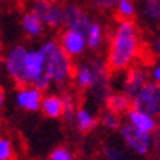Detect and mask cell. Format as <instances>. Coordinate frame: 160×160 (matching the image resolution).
Returning a JSON list of instances; mask_svg holds the SVG:
<instances>
[{"label": "cell", "instance_id": "6da1fadb", "mask_svg": "<svg viewBox=\"0 0 160 160\" xmlns=\"http://www.w3.org/2000/svg\"><path fill=\"white\" fill-rule=\"evenodd\" d=\"M140 47L141 40L137 24L132 19H119L109 38L106 63L110 73L128 71L138 58Z\"/></svg>", "mask_w": 160, "mask_h": 160}, {"label": "cell", "instance_id": "7a4b0ae2", "mask_svg": "<svg viewBox=\"0 0 160 160\" xmlns=\"http://www.w3.org/2000/svg\"><path fill=\"white\" fill-rule=\"evenodd\" d=\"M40 52L46 59V75L52 84L59 88H65L73 78L75 65L72 58L60 47L56 40H46L40 46Z\"/></svg>", "mask_w": 160, "mask_h": 160}, {"label": "cell", "instance_id": "3957f363", "mask_svg": "<svg viewBox=\"0 0 160 160\" xmlns=\"http://www.w3.org/2000/svg\"><path fill=\"white\" fill-rule=\"evenodd\" d=\"M28 50L29 49L25 47L24 44H15L6 52L5 58H3V68H5L8 77L18 87L29 84L28 78H27V69H25Z\"/></svg>", "mask_w": 160, "mask_h": 160}, {"label": "cell", "instance_id": "277c9868", "mask_svg": "<svg viewBox=\"0 0 160 160\" xmlns=\"http://www.w3.org/2000/svg\"><path fill=\"white\" fill-rule=\"evenodd\" d=\"M119 137L128 150L138 157L148 156L153 151V134L144 132L126 121L119 129Z\"/></svg>", "mask_w": 160, "mask_h": 160}, {"label": "cell", "instance_id": "5b68a950", "mask_svg": "<svg viewBox=\"0 0 160 160\" xmlns=\"http://www.w3.org/2000/svg\"><path fill=\"white\" fill-rule=\"evenodd\" d=\"M25 69H27V78L28 82L34 87L40 88L41 91L49 90L53 84L46 75V59L40 49H31L27 54V62H25Z\"/></svg>", "mask_w": 160, "mask_h": 160}, {"label": "cell", "instance_id": "8992f818", "mask_svg": "<svg viewBox=\"0 0 160 160\" xmlns=\"http://www.w3.org/2000/svg\"><path fill=\"white\" fill-rule=\"evenodd\" d=\"M31 10L49 28L58 29L65 25V5L60 0H34Z\"/></svg>", "mask_w": 160, "mask_h": 160}, {"label": "cell", "instance_id": "52a82bcc", "mask_svg": "<svg viewBox=\"0 0 160 160\" xmlns=\"http://www.w3.org/2000/svg\"><path fill=\"white\" fill-rule=\"evenodd\" d=\"M132 107L147 112L151 116H160V84L148 81L132 98Z\"/></svg>", "mask_w": 160, "mask_h": 160}, {"label": "cell", "instance_id": "ba28073f", "mask_svg": "<svg viewBox=\"0 0 160 160\" xmlns=\"http://www.w3.org/2000/svg\"><path fill=\"white\" fill-rule=\"evenodd\" d=\"M92 21L90 19L87 10L79 5L69 2L65 3V27L78 32H82L84 35L88 34V29Z\"/></svg>", "mask_w": 160, "mask_h": 160}, {"label": "cell", "instance_id": "9c48e42d", "mask_svg": "<svg viewBox=\"0 0 160 160\" xmlns=\"http://www.w3.org/2000/svg\"><path fill=\"white\" fill-rule=\"evenodd\" d=\"M148 75H150V72H148V69L146 66H142V65H132L125 73L122 91L132 100L140 92L141 88L148 82Z\"/></svg>", "mask_w": 160, "mask_h": 160}, {"label": "cell", "instance_id": "30bf717a", "mask_svg": "<svg viewBox=\"0 0 160 160\" xmlns=\"http://www.w3.org/2000/svg\"><path fill=\"white\" fill-rule=\"evenodd\" d=\"M44 94L40 88L34 85H22V87L16 88L15 92V103L16 106L25 112H37L41 107Z\"/></svg>", "mask_w": 160, "mask_h": 160}, {"label": "cell", "instance_id": "8fae6325", "mask_svg": "<svg viewBox=\"0 0 160 160\" xmlns=\"http://www.w3.org/2000/svg\"><path fill=\"white\" fill-rule=\"evenodd\" d=\"M59 44L71 58H79L87 50V35L73 29L65 28L59 35Z\"/></svg>", "mask_w": 160, "mask_h": 160}, {"label": "cell", "instance_id": "7c38bea8", "mask_svg": "<svg viewBox=\"0 0 160 160\" xmlns=\"http://www.w3.org/2000/svg\"><path fill=\"white\" fill-rule=\"evenodd\" d=\"M126 119L129 123L141 129L144 132H148V134H153V132L157 129V121H156V116H151L147 112H142L140 109H135V107H131L128 113H126Z\"/></svg>", "mask_w": 160, "mask_h": 160}, {"label": "cell", "instance_id": "4fadbf2b", "mask_svg": "<svg viewBox=\"0 0 160 160\" xmlns=\"http://www.w3.org/2000/svg\"><path fill=\"white\" fill-rule=\"evenodd\" d=\"M131 154L122 140H109L102 147L103 160H131Z\"/></svg>", "mask_w": 160, "mask_h": 160}, {"label": "cell", "instance_id": "5bb4252c", "mask_svg": "<svg viewBox=\"0 0 160 160\" xmlns=\"http://www.w3.org/2000/svg\"><path fill=\"white\" fill-rule=\"evenodd\" d=\"M40 110L43 115L50 119H59L65 115V106H63V97L59 94H46L41 102Z\"/></svg>", "mask_w": 160, "mask_h": 160}, {"label": "cell", "instance_id": "9a60e30c", "mask_svg": "<svg viewBox=\"0 0 160 160\" xmlns=\"http://www.w3.org/2000/svg\"><path fill=\"white\" fill-rule=\"evenodd\" d=\"M73 123L77 126V129L82 134H88L96 129V126L98 123L97 116L92 113L87 107H78L73 116Z\"/></svg>", "mask_w": 160, "mask_h": 160}, {"label": "cell", "instance_id": "2e32d148", "mask_svg": "<svg viewBox=\"0 0 160 160\" xmlns=\"http://www.w3.org/2000/svg\"><path fill=\"white\" fill-rule=\"evenodd\" d=\"M104 107L116 115H125L132 107V100L123 91L110 92L104 102Z\"/></svg>", "mask_w": 160, "mask_h": 160}, {"label": "cell", "instance_id": "e0dca14e", "mask_svg": "<svg viewBox=\"0 0 160 160\" xmlns=\"http://www.w3.org/2000/svg\"><path fill=\"white\" fill-rule=\"evenodd\" d=\"M21 25H22L24 32L28 35L29 38H38L44 32V22L40 19L38 15H35L32 10H31V12H27V13L22 16Z\"/></svg>", "mask_w": 160, "mask_h": 160}, {"label": "cell", "instance_id": "ac0fdd59", "mask_svg": "<svg viewBox=\"0 0 160 160\" xmlns=\"http://www.w3.org/2000/svg\"><path fill=\"white\" fill-rule=\"evenodd\" d=\"M103 38H104V31H103V25L97 21H92L90 25L87 34V43L88 47L91 50H98L103 44Z\"/></svg>", "mask_w": 160, "mask_h": 160}, {"label": "cell", "instance_id": "d6986e66", "mask_svg": "<svg viewBox=\"0 0 160 160\" xmlns=\"http://www.w3.org/2000/svg\"><path fill=\"white\" fill-rule=\"evenodd\" d=\"M100 122H102V126L104 129L110 132H116L121 129L122 126V121H121V115H116V113H113V112L104 110L102 112V116H100Z\"/></svg>", "mask_w": 160, "mask_h": 160}, {"label": "cell", "instance_id": "ffe728a7", "mask_svg": "<svg viewBox=\"0 0 160 160\" xmlns=\"http://www.w3.org/2000/svg\"><path fill=\"white\" fill-rule=\"evenodd\" d=\"M135 15L134 0H119L116 5V18L118 19H132Z\"/></svg>", "mask_w": 160, "mask_h": 160}, {"label": "cell", "instance_id": "44dd1931", "mask_svg": "<svg viewBox=\"0 0 160 160\" xmlns=\"http://www.w3.org/2000/svg\"><path fill=\"white\" fill-rule=\"evenodd\" d=\"M142 9L146 18L150 22H160V0H146Z\"/></svg>", "mask_w": 160, "mask_h": 160}, {"label": "cell", "instance_id": "7402d4cb", "mask_svg": "<svg viewBox=\"0 0 160 160\" xmlns=\"http://www.w3.org/2000/svg\"><path fill=\"white\" fill-rule=\"evenodd\" d=\"M63 106H65V115L63 116L68 118L69 121H73V116H75V112H77L78 106H77V100L73 98L72 94L69 92H63Z\"/></svg>", "mask_w": 160, "mask_h": 160}, {"label": "cell", "instance_id": "603a6c76", "mask_svg": "<svg viewBox=\"0 0 160 160\" xmlns=\"http://www.w3.org/2000/svg\"><path fill=\"white\" fill-rule=\"evenodd\" d=\"M15 150L9 137H0V160H13Z\"/></svg>", "mask_w": 160, "mask_h": 160}, {"label": "cell", "instance_id": "cb8c5ba5", "mask_svg": "<svg viewBox=\"0 0 160 160\" xmlns=\"http://www.w3.org/2000/svg\"><path fill=\"white\" fill-rule=\"evenodd\" d=\"M49 160H75V156L68 147H56L54 150H52L49 156Z\"/></svg>", "mask_w": 160, "mask_h": 160}, {"label": "cell", "instance_id": "d4e9b609", "mask_svg": "<svg viewBox=\"0 0 160 160\" xmlns=\"http://www.w3.org/2000/svg\"><path fill=\"white\" fill-rule=\"evenodd\" d=\"M90 2L98 10H110L113 8H116L119 0H90Z\"/></svg>", "mask_w": 160, "mask_h": 160}, {"label": "cell", "instance_id": "484cf974", "mask_svg": "<svg viewBox=\"0 0 160 160\" xmlns=\"http://www.w3.org/2000/svg\"><path fill=\"white\" fill-rule=\"evenodd\" d=\"M153 150L156 153V157L160 160V126L153 132Z\"/></svg>", "mask_w": 160, "mask_h": 160}, {"label": "cell", "instance_id": "4316f807", "mask_svg": "<svg viewBox=\"0 0 160 160\" xmlns=\"http://www.w3.org/2000/svg\"><path fill=\"white\" fill-rule=\"evenodd\" d=\"M150 77H151V81H154V82H159L160 84V63H157L154 68L151 69Z\"/></svg>", "mask_w": 160, "mask_h": 160}, {"label": "cell", "instance_id": "83f0119b", "mask_svg": "<svg viewBox=\"0 0 160 160\" xmlns=\"http://www.w3.org/2000/svg\"><path fill=\"white\" fill-rule=\"evenodd\" d=\"M5 104H6V92L3 88L0 87V116H2V113H3Z\"/></svg>", "mask_w": 160, "mask_h": 160}, {"label": "cell", "instance_id": "f1b7e54d", "mask_svg": "<svg viewBox=\"0 0 160 160\" xmlns=\"http://www.w3.org/2000/svg\"><path fill=\"white\" fill-rule=\"evenodd\" d=\"M154 52H156V54L160 58V38L156 41V46H154Z\"/></svg>", "mask_w": 160, "mask_h": 160}, {"label": "cell", "instance_id": "f546056e", "mask_svg": "<svg viewBox=\"0 0 160 160\" xmlns=\"http://www.w3.org/2000/svg\"><path fill=\"white\" fill-rule=\"evenodd\" d=\"M2 69L5 68H3V58H2V53H0V75H2Z\"/></svg>", "mask_w": 160, "mask_h": 160}, {"label": "cell", "instance_id": "4dcf8cb0", "mask_svg": "<svg viewBox=\"0 0 160 160\" xmlns=\"http://www.w3.org/2000/svg\"><path fill=\"white\" fill-rule=\"evenodd\" d=\"M0 2H2V0H0Z\"/></svg>", "mask_w": 160, "mask_h": 160}]
</instances>
